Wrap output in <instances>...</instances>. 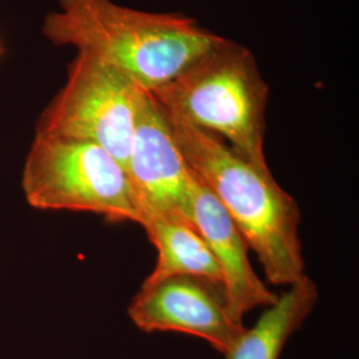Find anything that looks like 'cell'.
<instances>
[{"label":"cell","mask_w":359,"mask_h":359,"mask_svg":"<svg viewBox=\"0 0 359 359\" xmlns=\"http://www.w3.org/2000/svg\"><path fill=\"white\" fill-rule=\"evenodd\" d=\"M192 224L204 238L222 273V289L231 318L243 323L246 313L276 302L274 292L257 276L248 245L224 206L192 170Z\"/></svg>","instance_id":"ba28073f"},{"label":"cell","mask_w":359,"mask_h":359,"mask_svg":"<svg viewBox=\"0 0 359 359\" xmlns=\"http://www.w3.org/2000/svg\"><path fill=\"white\" fill-rule=\"evenodd\" d=\"M128 316L144 333L189 334L221 354L245 329L231 318L222 286L194 276L144 281L129 305Z\"/></svg>","instance_id":"8992f818"},{"label":"cell","mask_w":359,"mask_h":359,"mask_svg":"<svg viewBox=\"0 0 359 359\" xmlns=\"http://www.w3.org/2000/svg\"><path fill=\"white\" fill-rule=\"evenodd\" d=\"M148 92L102 60L76 53L63 87L39 117L36 135L92 142L126 168Z\"/></svg>","instance_id":"5b68a950"},{"label":"cell","mask_w":359,"mask_h":359,"mask_svg":"<svg viewBox=\"0 0 359 359\" xmlns=\"http://www.w3.org/2000/svg\"><path fill=\"white\" fill-rule=\"evenodd\" d=\"M142 226L158 258L145 281H157L169 276H194L222 286L224 278L216 258L192 224L179 217L156 212L142 216Z\"/></svg>","instance_id":"30bf717a"},{"label":"cell","mask_w":359,"mask_h":359,"mask_svg":"<svg viewBox=\"0 0 359 359\" xmlns=\"http://www.w3.org/2000/svg\"><path fill=\"white\" fill-rule=\"evenodd\" d=\"M126 172L140 222L144 213L156 212L192 224V169L180 152L167 116L149 93L137 117Z\"/></svg>","instance_id":"52a82bcc"},{"label":"cell","mask_w":359,"mask_h":359,"mask_svg":"<svg viewBox=\"0 0 359 359\" xmlns=\"http://www.w3.org/2000/svg\"><path fill=\"white\" fill-rule=\"evenodd\" d=\"M269 92L252 51L224 39L149 95L169 120L209 132L250 164L270 170L265 156Z\"/></svg>","instance_id":"3957f363"},{"label":"cell","mask_w":359,"mask_h":359,"mask_svg":"<svg viewBox=\"0 0 359 359\" xmlns=\"http://www.w3.org/2000/svg\"><path fill=\"white\" fill-rule=\"evenodd\" d=\"M168 121L187 164L224 206L258 257L266 280L290 286L306 276L299 237L301 208L294 197L270 170L250 164L217 136L181 121Z\"/></svg>","instance_id":"7a4b0ae2"},{"label":"cell","mask_w":359,"mask_h":359,"mask_svg":"<svg viewBox=\"0 0 359 359\" xmlns=\"http://www.w3.org/2000/svg\"><path fill=\"white\" fill-rule=\"evenodd\" d=\"M22 189L28 205L39 210L87 212L140 225L126 168L92 142L35 133Z\"/></svg>","instance_id":"277c9868"},{"label":"cell","mask_w":359,"mask_h":359,"mask_svg":"<svg viewBox=\"0 0 359 359\" xmlns=\"http://www.w3.org/2000/svg\"><path fill=\"white\" fill-rule=\"evenodd\" d=\"M320 290L316 283L304 276L298 283L287 286L276 302L265 306L256 323L244 329L225 359H280L290 337L301 329L316 308Z\"/></svg>","instance_id":"9c48e42d"},{"label":"cell","mask_w":359,"mask_h":359,"mask_svg":"<svg viewBox=\"0 0 359 359\" xmlns=\"http://www.w3.org/2000/svg\"><path fill=\"white\" fill-rule=\"evenodd\" d=\"M43 36L111 65L151 93L225 38L182 13H151L114 0H57Z\"/></svg>","instance_id":"6da1fadb"}]
</instances>
